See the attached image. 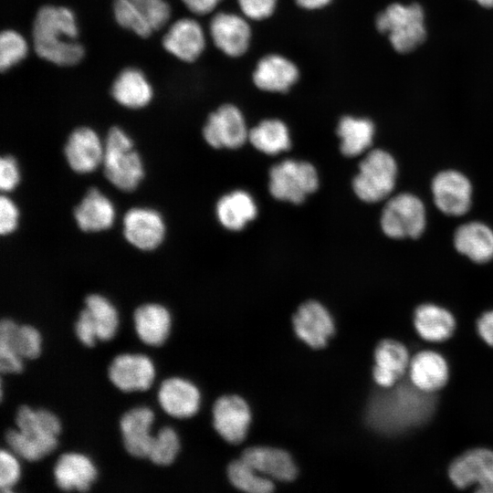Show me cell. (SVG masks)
<instances>
[{"instance_id": "obj_1", "label": "cell", "mask_w": 493, "mask_h": 493, "mask_svg": "<svg viewBox=\"0 0 493 493\" xmlns=\"http://www.w3.org/2000/svg\"><path fill=\"white\" fill-rule=\"evenodd\" d=\"M33 43L37 54L59 66L77 64L84 55L76 41L78 27L74 14L64 6L41 7L33 24Z\"/></svg>"}, {"instance_id": "obj_2", "label": "cell", "mask_w": 493, "mask_h": 493, "mask_svg": "<svg viewBox=\"0 0 493 493\" xmlns=\"http://www.w3.org/2000/svg\"><path fill=\"white\" fill-rule=\"evenodd\" d=\"M433 407L431 393L411 383L375 395L369 404L367 419L379 431L395 432L423 423Z\"/></svg>"}, {"instance_id": "obj_3", "label": "cell", "mask_w": 493, "mask_h": 493, "mask_svg": "<svg viewBox=\"0 0 493 493\" xmlns=\"http://www.w3.org/2000/svg\"><path fill=\"white\" fill-rule=\"evenodd\" d=\"M16 425L17 429L5 433V441L24 459L39 460L57 447L61 425L50 411L21 405L16 411Z\"/></svg>"}, {"instance_id": "obj_4", "label": "cell", "mask_w": 493, "mask_h": 493, "mask_svg": "<svg viewBox=\"0 0 493 493\" xmlns=\"http://www.w3.org/2000/svg\"><path fill=\"white\" fill-rule=\"evenodd\" d=\"M102 163L106 178L122 191L134 190L143 177L141 157L119 127H112L107 134Z\"/></svg>"}, {"instance_id": "obj_5", "label": "cell", "mask_w": 493, "mask_h": 493, "mask_svg": "<svg viewBox=\"0 0 493 493\" xmlns=\"http://www.w3.org/2000/svg\"><path fill=\"white\" fill-rule=\"evenodd\" d=\"M375 25L381 33L388 35L391 45L399 53L414 50L426 35L424 11L416 3L388 5L377 16Z\"/></svg>"}, {"instance_id": "obj_6", "label": "cell", "mask_w": 493, "mask_h": 493, "mask_svg": "<svg viewBox=\"0 0 493 493\" xmlns=\"http://www.w3.org/2000/svg\"><path fill=\"white\" fill-rule=\"evenodd\" d=\"M396 177L397 164L393 157L383 150L375 149L360 163L352 188L362 201L376 203L393 192Z\"/></svg>"}, {"instance_id": "obj_7", "label": "cell", "mask_w": 493, "mask_h": 493, "mask_svg": "<svg viewBox=\"0 0 493 493\" xmlns=\"http://www.w3.org/2000/svg\"><path fill=\"white\" fill-rule=\"evenodd\" d=\"M268 186L276 199L300 204L318 189L319 176L308 162L285 160L270 169Z\"/></svg>"}, {"instance_id": "obj_8", "label": "cell", "mask_w": 493, "mask_h": 493, "mask_svg": "<svg viewBox=\"0 0 493 493\" xmlns=\"http://www.w3.org/2000/svg\"><path fill=\"white\" fill-rule=\"evenodd\" d=\"M425 205L412 194L403 193L392 197L382 212V229L392 238H417L425 231Z\"/></svg>"}, {"instance_id": "obj_9", "label": "cell", "mask_w": 493, "mask_h": 493, "mask_svg": "<svg viewBox=\"0 0 493 493\" xmlns=\"http://www.w3.org/2000/svg\"><path fill=\"white\" fill-rule=\"evenodd\" d=\"M448 475L459 488L475 485L477 492L493 493V451L485 448L467 451L452 462Z\"/></svg>"}, {"instance_id": "obj_10", "label": "cell", "mask_w": 493, "mask_h": 493, "mask_svg": "<svg viewBox=\"0 0 493 493\" xmlns=\"http://www.w3.org/2000/svg\"><path fill=\"white\" fill-rule=\"evenodd\" d=\"M248 133L242 112L231 104L222 105L212 112L203 130L206 142L217 149L239 148L248 139Z\"/></svg>"}, {"instance_id": "obj_11", "label": "cell", "mask_w": 493, "mask_h": 493, "mask_svg": "<svg viewBox=\"0 0 493 493\" xmlns=\"http://www.w3.org/2000/svg\"><path fill=\"white\" fill-rule=\"evenodd\" d=\"M436 207L446 215L466 214L472 203V184L460 172L446 170L438 173L431 185Z\"/></svg>"}, {"instance_id": "obj_12", "label": "cell", "mask_w": 493, "mask_h": 493, "mask_svg": "<svg viewBox=\"0 0 493 493\" xmlns=\"http://www.w3.org/2000/svg\"><path fill=\"white\" fill-rule=\"evenodd\" d=\"M209 29L214 44L226 56L241 57L249 47L252 32L243 16L218 13L212 18Z\"/></svg>"}, {"instance_id": "obj_13", "label": "cell", "mask_w": 493, "mask_h": 493, "mask_svg": "<svg viewBox=\"0 0 493 493\" xmlns=\"http://www.w3.org/2000/svg\"><path fill=\"white\" fill-rule=\"evenodd\" d=\"M154 375L152 362L143 354H120L109 367L110 382L123 392L148 390Z\"/></svg>"}, {"instance_id": "obj_14", "label": "cell", "mask_w": 493, "mask_h": 493, "mask_svg": "<svg viewBox=\"0 0 493 493\" xmlns=\"http://www.w3.org/2000/svg\"><path fill=\"white\" fill-rule=\"evenodd\" d=\"M297 336L309 346L324 347L334 334L332 317L320 303L310 300L302 304L293 317Z\"/></svg>"}, {"instance_id": "obj_15", "label": "cell", "mask_w": 493, "mask_h": 493, "mask_svg": "<svg viewBox=\"0 0 493 493\" xmlns=\"http://www.w3.org/2000/svg\"><path fill=\"white\" fill-rule=\"evenodd\" d=\"M123 233L127 241L142 250L156 248L165 233L159 213L150 208H131L123 218Z\"/></svg>"}, {"instance_id": "obj_16", "label": "cell", "mask_w": 493, "mask_h": 493, "mask_svg": "<svg viewBox=\"0 0 493 493\" xmlns=\"http://www.w3.org/2000/svg\"><path fill=\"white\" fill-rule=\"evenodd\" d=\"M214 426L227 442L240 443L246 435L251 421L247 404L239 396L220 397L213 408Z\"/></svg>"}, {"instance_id": "obj_17", "label": "cell", "mask_w": 493, "mask_h": 493, "mask_svg": "<svg viewBox=\"0 0 493 493\" xmlns=\"http://www.w3.org/2000/svg\"><path fill=\"white\" fill-rule=\"evenodd\" d=\"M299 77V68L293 61L278 54H268L257 62L252 79L261 90L285 93Z\"/></svg>"}, {"instance_id": "obj_18", "label": "cell", "mask_w": 493, "mask_h": 493, "mask_svg": "<svg viewBox=\"0 0 493 493\" xmlns=\"http://www.w3.org/2000/svg\"><path fill=\"white\" fill-rule=\"evenodd\" d=\"M65 155L73 171L87 173L94 171L102 163L104 146L93 130L80 127L69 135L65 146Z\"/></svg>"}, {"instance_id": "obj_19", "label": "cell", "mask_w": 493, "mask_h": 493, "mask_svg": "<svg viewBox=\"0 0 493 493\" xmlns=\"http://www.w3.org/2000/svg\"><path fill=\"white\" fill-rule=\"evenodd\" d=\"M153 419V412L144 406L132 408L121 416L120 428L125 449L131 456L148 457L154 437L151 435Z\"/></svg>"}, {"instance_id": "obj_20", "label": "cell", "mask_w": 493, "mask_h": 493, "mask_svg": "<svg viewBox=\"0 0 493 493\" xmlns=\"http://www.w3.org/2000/svg\"><path fill=\"white\" fill-rule=\"evenodd\" d=\"M164 48L179 59L194 61L205 47V37L200 24L191 18L173 23L163 39Z\"/></svg>"}, {"instance_id": "obj_21", "label": "cell", "mask_w": 493, "mask_h": 493, "mask_svg": "<svg viewBox=\"0 0 493 493\" xmlns=\"http://www.w3.org/2000/svg\"><path fill=\"white\" fill-rule=\"evenodd\" d=\"M157 397L163 411L177 418H188L195 414L201 399L194 384L178 377L164 380Z\"/></svg>"}, {"instance_id": "obj_22", "label": "cell", "mask_w": 493, "mask_h": 493, "mask_svg": "<svg viewBox=\"0 0 493 493\" xmlns=\"http://www.w3.org/2000/svg\"><path fill=\"white\" fill-rule=\"evenodd\" d=\"M374 360L373 379L385 389L394 386L410 363L407 349L394 340L382 341L374 351Z\"/></svg>"}, {"instance_id": "obj_23", "label": "cell", "mask_w": 493, "mask_h": 493, "mask_svg": "<svg viewBox=\"0 0 493 493\" xmlns=\"http://www.w3.org/2000/svg\"><path fill=\"white\" fill-rule=\"evenodd\" d=\"M56 485L62 490L87 491L97 477L91 460L79 453H65L53 469Z\"/></svg>"}, {"instance_id": "obj_24", "label": "cell", "mask_w": 493, "mask_h": 493, "mask_svg": "<svg viewBox=\"0 0 493 493\" xmlns=\"http://www.w3.org/2000/svg\"><path fill=\"white\" fill-rule=\"evenodd\" d=\"M241 458L267 477L290 481L297 474V467L292 457L281 449L253 446L246 449Z\"/></svg>"}, {"instance_id": "obj_25", "label": "cell", "mask_w": 493, "mask_h": 493, "mask_svg": "<svg viewBox=\"0 0 493 493\" xmlns=\"http://www.w3.org/2000/svg\"><path fill=\"white\" fill-rule=\"evenodd\" d=\"M411 383L419 390L432 393L441 389L448 379L446 360L432 351L416 353L409 363Z\"/></svg>"}, {"instance_id": "obj_26", "label": "cell", "mask_w": 493, "mask_h": 493, "mask_svg": "<svg viewBox=\"0 0 493 493\" xmlns=\"http://www.w3.org/2000/svg\"><path fill=\"white\" fill-rule=\"evenodd\" d=\"M456 249L476 263H486L493 258V231L481 222L460 226L454 234Z\"/></svg>"}, {"instance_id": "obj_27", "label": "cell", "mask_w": 493, "mask_h": 493, "mask_svg": "<svg viewBox=\"0 0 493 493\" xmlns=\"http://www.w3.org/2000/svg\"><path fill=\"white\" fill-rule=\"evenodd\" d=\"M79 227L86 232H97L110 228L115 218L112 203L98 189L88 191L74 210Z\"/></svg>"}, {"instance_id": "obj_28", "label": "cell", "mask_w": 493, "mask_h": 493, "mask_svg": "<svg viewBox=\"0 0 493 493\" xmlns=\"http://www.w3.org/2000/svg\"><path fill=\"white\" fill-rule=\"evenodd\" d=\"M133 320L136 333L145 344L160 346L167 340L171 315L165 307L156 303L141 305L134 311Z\"/></svg>"}, {"instance_id": "obj_29", "label": "cell", "mask_w": 493, "mask_h": 493, "mask_svg": "<svg viewBox=\"0 0 493 493\" xmlns=\"http://www.w3.org/2000/svg\"><path fill=\"white\" fill-rule=\"evenodd\" d=\"M215 211L224 227L238 231L257 216V207L248 193L236 190L222 196L216 204Z\"/></svg>"}, {"instance_id": "obj_30", "label": "cell", "mask_w": 493, "mask_h": 493, "mask_svg": "<svg viewBox=\"0 0 493 493\" xmlns=\"http://www.w3.org/2000/svg\"><path fill=\"white\" fill-rule=\"evenodd\" d=\"M111 94L121 105L139 109L150 102L152 89L141 70L130 68L118 75L113 82Z\"/></svg>"}, {"instance_id": "obj_31", "label": "cell", "mask_w": 493, "mask_h": 493, "mask_svg": "<svg viewBox=\"0 0 493 493\" xmlns=\"http://www.w3.org/2000/svg\"><path fill=\"white\" fill-rule=\"evenodd\" d=\"M414 324L418 334L429 341L448 339L456 325L455 319L448 310L434 304L419 306L414 311Z\"/></svg>"}, {"instance_id": "obj_32", "label": "cell", "mask_w": 493, "mask_h": 493, "mask_svg": "<svg viewBox=\"0 0 493 493\" xmlns=\"http://www.w3.org/2000/svg\"><path fill=\"white\" fill-rule=\"evenodd\" d=\"M374 130L373 122L367 118L342 117L337 126L341 153L354 157L364 152L372 142Z\"/></svg>"}, {"instance_id": "obj_33", "label": "cell", "mask_w": 493, "mask_h": 493, "mask_svg": "<svg viewBox=\"0 0 493 493\" xmlns=\"http://www.w3.org/2000/svg\"><path fill=\"white\" fill-rule=\"evenodd\" d=\"M0 343L11 348L22 359H36L41 352V335L31 325H17L9 319L0 322Z\"/></svg>"}, {"instance_id": "obj_34", "label": "cell", "mask_w": 493, "mask_h": 493, "mask_svg": "<svg viewBox=\"0 0 493 493\" xmlns=\"http://www.w3.org/2000/svg\"><path fill=\"white\" fill-rule=\"evenodd\" d=\"M248 140L258 151L275 155L290 147L289 131L286 124L278 119H267L249 131Z\"/></svg>"}, {"instance_id": "obj_35", "label": "cell", "mask_w": 493, "mask_h": 493, "mask_svg": "<svg viewBox=\"0 0 493 493\" xmlns=\"http://www.w3.org/2000/svg\"><path fill=\"white\" fill-rule=\"evenodd\" d=\"M85 308L89 311L98 340L109 341L112 339L119 324L115 307L105 297L91 294L85 299Z\"/></svg>"}, {"instance_id": "obj_36", "label": "cell", "mask_w": 493, "mask_h": 493, "mask_svg": "<svg viewBox=\"0 0 493 493\" xmlns=\"http://www.w3.org/2000/svg\"><path fill=\"white\" fill-rule=\"evenodd\" d=\"M227 475L236 488L246 492L267 493L274 488V484L268 477L261 476L242 458L228 466Z\"/></svg>"}, {"instance_id": "obj_37", "label": "cell", "mask_w": 493, "mask_h": 493, "mask_svg": "<svg viewBox=\"0 0 493 493\" xmlns=\"http://www.w3.org/2000/svg\"><path fill=\"white\" fill-rule=\"evenodd\" d=\"M180 450V440L177 433L170 426L158 431L148 455V458L159 466H168L173 462Z\"/></svg>"}, {"instance_id": "obj_38", "label": "cell", "mask_w": 493, "mask_h": 493, "mask_svg": "<svg viewBox=\"0 0 493 493\" xmlns=\"http://www.w3.org/2000/svg\"><path fill=\"white\" fill-rule=\"evenodd\" d=\"M113 12L121 26L142 37H147L153 30L142 11L131 0H115Z\"/></svg>"}, {"instance_id": "obj_39", "label": "cell", "mask_w": 493, "mask_h": 493, "mask_svg": "<svg viewBox=\"0 0 493 493\" xmlns=\"http://www.w3.org/2000/svg\"><path fill=\"white\" fill-rule=\"evenodd\" d=\"M27 54L25 38L14 30H5L0 36V68L9 69L20 62Z\"/></svg>"}, {"instance_id": "obj_40", "label": "cell", "mask_w": 493, "mask_h": 493, "mask_svg": "<svg viewBox=\"0 0 493 493\" xmlns=\"http://www.w3.org/2000/svg\"><path fill=\"white\" fill-rule=\"evenodd\" d=\"M144 14L153 30L161 28L170 17V6L164 0H131Z\"/></svg>"}, {"instance_id": "obj_41", "label": "cell", "mask_w": 493, "mask_h": 493, "mask_svg": "<svg viewBox=\"0 0 493 493\" xmlns=\"http://www.w3.org/2000/svg\"><path fill=\"white\" fill-rule=\"evenodd\" d=\"M20 477V466L16 458L4 449L0 452V490L10 492Z\"/></svg>"}, {"instance_id": "obj_42", "label": "cell", "mask_w": 493, "mask_h": 493, "mask_svg": "<svg viewBox=\"0 0 493 493\" xmlns=\"http://www.w3.org/2000/svg\"><path fill=\"white\" fill-rule=\"evenodd\" d=\"M278 0H237L238 6L246 18L263 20L275 11Z\"/></svg>"}, {"instance_id": "obj_43", "label": "cell", "mask_w": 493, "mask_h": 493, "mask_svg": "<svg viewBox=\"0 0 493 493\" xmlns=\"http://www.w3.org/2000/svg\"><path fill=\"white\" fill-rule=\"evenodd\" d=\"M75 333L78 339L88 347H92L98 340L95 325L87 308L79 313L75 323Z\"/></svg>"}, {"instance_id": "obj_44", "label": "cell", "mask_w": 493, "mask_h": 493, "mask_svg": "<svg viewBox=\"0 0 493 493\" xmlns=\"http://www.w3.org/2000/svg\"><path fill=\"white\" fill-rule=\"evenodd\" d=\"M19 170L12 156H3L0 160V188L4 192L13 190L19 182Z\"/></svg>"}, {"instance_id": "obj_45", "label": "cell", "mask_w": 493, "mask_h": 493, "mask_svg": "<svg viewBox=\"0 0 493 493\" xmlns=\"http://www.w3.org/2000/svg\"><path fill=\"white\" fill-rule=\"evenodd\" d=\"M18 211L16 205L8 197L2 195L0 198V233L8 235L17 226Z\"/></svg>"}, {"instance_id": "obj_46", "label": "cell", "mask_w": 493, "mask_h": 493, "mask_svg": "<svg viewBox=\"0 0 493 493\" xmlns=\"http://www.w3.org/2000/svg\"><path fill=\"white\" fill-rule=\"evenodd\" d=\"M477 328L481 338L493 347V310L485 312L478 319Z\"/></svg>"}, {"instance_id": "obj_47", "label": "cell", "mask_w": 493, "mask_h": 493, "mask_svg": "<svg viewBox=\"0 0 493 493\" xmlns=\"http://www.w3.org/2000/svg\"><path fill=\"white\" fill-rule=\"evenodd\" d=\"M185 6L195 15L211 13L221 0H182Z\"/></svg>"}, {"instance_id": "obj_48", "label": "cell", "mask_w": 493, "mask_h": 493, "mask_svg": "<svg viewBox=\"0 0 493 493\" xmlns=\"http://www.w3.org/2000/svg\"><path fill=\"white\" fill-rule=\"evenodd\" d=\"M301 8L307 10L320 9L330 3L331 0H294Z\"/></svg>"}, {"instance_id": "obj_49", "label": "cell", "mask_w": 493, "mask_h": 493, "mask_svg": "<svg viewBox=\"0 0 493 493\" xmlns=\"http://www.w3.org/2000/svg\"><path fill=\"white\" fill-rule=\"evenodd\" d=\"M481 6L490 8L493 7V0H476Z\"/></svg>"}]
</instances>
